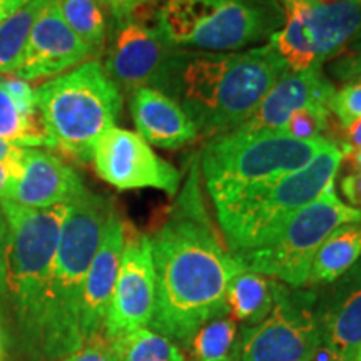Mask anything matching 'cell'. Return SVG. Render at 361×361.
Returning <instances> with one entry per match:
<instances>
[{
	"mask_svg": "<svg viewBox=\"0 0 361 361\" xmlns=\"http://www.w3.org/2000/svg\"><path fill=\"white\" fill-rule=\"evenodd\" d=\"M7 303V223L0 211V313Z\"/></svg>",
	"mask_w": 361,
	"mask_h": 361,
	"instance_id": "cell-34",
	"label": "cell"
},
{
	"mask_svg": "<svg viewBox=\"0 0 361 361\" xmlns=\"http://www.w3.org/2000/svg\"><path fill=\"white\" fill-rule=\"evenodd\" d=\"M284 22L269 42L290 71H308L340 56L361 34L353 0H283Z\"/></svg>",
	"mask_w": 361,
	"mask_h": 361,
	"instance_id": "cell-10",
	"label": "cell"
},
{
	"mask_svg": "<svg viewBox=\"0 0 361 361\" xmlns=\"http://www.w3.org/2000/svg\"><path fill=\"white\" fill-rule=\"evenodd\" d=\"M236 341V323L223 316L202 324L188 343L194 361H234Z\"/></svg>",
	"mask_w": 361,
	"mask_h": 361,
	"instance_id": "cell-27",
	"label": "cell"
},
{
	"mask_svg": "<svg viewBox=\"0 0 361 361\" xmlns=\"http://www.w3.org/2000/svg\"><path fill=\"white\" fill-rule=\"evenodd\" d=\"M343 157V149L329 142L301 169L216 204V218L228 250L236 255L271 241L298 211L335 186Z\"/></svg>",
	"mask_w": 361,
	"mask_h": 361,
	"instance_id": "cell-5",
	"label": "cell"
},
{
	"mask_svg": "<svg viewBox=\"0 0 361 361\" xmlns=\"http://www.w3.org/2000/svg\"><path fill=\"white\" fill-rule=\"evenodd\" d=\"M356 361H361V348L358 351V356H356Z\"/></svg>",
	"mask_w": 361,
	"mask_h": 361,
	"instance_id": "cell-43",
	"label": "cell"
},
{
	"mask_svg": "<svg viewBox=\"0 0 361 361\" xmlns=\"http://www.w3.org/2000/svg\"><path fill=\"white\" fill-rule=\"evenodd\" d=\"M94 54L62 19L57 0H45L30 30L29 42L13 78L22 80L52 79L74 69Z\"/></svg>",
	"mask_w": 361,
	"mask_h": 361,
	"instance_id": "cell-16",
	"label": "cell"
},
{
	"mask_svg": "<svg viewBox=\"0 0 361 361\" xmlns=\"http://www.w3.org/2000/svg\"><path fill=\"white\" fill-rule=\"evenodd\" d=\"M44 4L45 0H32L0 24V75H12L17 69Z\"/></svg>",
	"mask_w": 361,
	"mask_h": 361,
	"instance_id": "cell-24",
	"label": "cell"
},
{
	"mask_svg": "<svg viewBox=\"0 0 361 361\" xmlns=\"http://www.w3.org/2000/svg\"><path fill=\"white\" fill-rule=\"evenodd\" d=\"M154 303L156 271L151 239L126 224L124 250L104 322V335L114 340L149 326Z\"/></svg>",
	"mask_w": 361,
	"mask_h": 361,
	"instance_id": "cell-13",
	"label": "cell"
},
{
	"mask_svg": "<svg viewBox=\"0 0 361 361\" xmlns=\"http://www.w3.org/2000/svg\"><path fill=\"white\" fill-rule=\"evenodd\" d=\"M279 286L281 283L276 279L241 269L228 288V313L246 324L261 322L274 306Z\"/></svg>",
	"mask_w": 361,
	"mask_h": 361,
	"instance_id": "cell-22",
	"label": "cell"
},
{
	"mask_svg": "<svg viewBox=\"0 0 361 361\" xmlns=\"http://www.w3.org/2000/svg\"><path fill=\"white\" fill-rule=\"evenodd\" d=\"M355 4H358V6H361V0H353Z\"/></svg>",
	"mask_w": 361,
	"mask_h": 361,
	"instance_id": "cell-44",
	"label": "cell"
},
{
	"mask_svg": "<svg viewBox=\"0 0 361 361\" xmlns=\"http://www.w3.org/2000/svg\"><path fill=\"white\" fill-rule=\"evenodd\" d=\"M361 258V223L336 228L316 251L306 286H328Z\"/></svg>",
	"mask_w": 361,
	"mask_h": 361,
	"instance_id": "cell-21",
	"label": "cell"
},
{
	"mask_svg": "<svg viewBox=\"0 0 361 361\" xmlns=\"http://www.w3.org/2000/svg\"><path fill=\"white\" fill-rule=\"evenodd\" d=\"M112 209L107 197L87 188L69 202L49 284L44 361L64 358L84 343L80 333L84 283Z\"/></svg>",
	"mask_w": 361,
	"mask_h": 361,
	"instance_id": "cell-4",
	"label": "cell"
},
{
	"mask_svg": "<svg viewBox=\"0 0 361 361\" xmlns=\"http://www.w3.org/2000/svg\"><path fill=\"white\" fill-rule=\"evenodd\" d=\"M335 90V85L323 74L322 67L300 72L286 71L268 90L250 119L236 130H281L296 111L308 106L328 107Z\"/></svg>",
	"mask_w": 361,
	"mask_h": 361,
	"instance_id": "cell-18",
	"label": "cell"
},
{
	"mask_svg": "<svg viewBox=\"0 0 361 361\" xmlns=\"http://www.w3.org/2000/svg\"><path fill=\"white\" fill-rule=\"evenodd\" d=\"M29 2H32V0H0V24L16 12H19Z\"/></svg>",
	"mask_w": 361,
	"mask_h": 361,
	"instance_id": "cell-38",
	"label": "cell"
},
{
	"mask_svg": "<svg viewBox=\"0 0 361 361\" xmlns=\"http://www.w3.org/2000/svg\"><path fill=\"white\" fill-rule=\"evenodd\" d=\"M0 84L7 90V94L12 97V101L16 102L22 114L29 117L39 116L35 89L30 85V82L13 78V75H0Z\"/></svg>",
	"mask_w": 361,
	"mask_h": 361,
	"instance_id": "cell-31",
	"label": "cell"
},
{
	"mask_svg": "<svg viewBox=\"0 0 361 361\" xmlns=\"http://www.w3.org/2000/svg\"><path fill=\"white\" fill-rule=\"evenodd\" d=\"M126 223L116 209L107 219L101 245L97 247L90 268L87 271L80 305V333L82 340L102 331L109 308L112 291L119 271L121 256L124 250Z\"/></svg>",
	"mask_w": 361,
	"mask_h": 361,
	"instance_id": "cell-19",
	"label": "cell"
},
{
	"mask_svg": "<svg viewBox=\"0 0 361 361\" xmlns=\"http://www.w3.org/2000/svg\"><path fill=\"white\" fill-rule=\"evenodd\" d=\"M341 194L346 197L350 206L360 209L361 207V171H353L346 174L340 183Z\"/></svg>",
	"mask_w": 361,
	"mask_h": 361,
	"instance_id": "cell-36",
	"label": "cell"
},
{
	"mask_svg": "<svg viewBox=\"0 0 361 361\" xmlns=\"http://www.w3.org/2000/svg\"><path fill=\"white\" fill-rule=\"evenodd\" d=\"M328 119L329 109L326 106L303 107L286 121L281 133L288 134L293 139H300V141L319 139L323 137V133L328 129Z\"/></svg>",
	"mask_w": 361,
	"mask_h": 361,
	"instance_id": "cell-28",
	"label": "cell"
},
{
	"mask_svg": "<svg viewBox=\"0 0 361 361\" xmlns=\"http://www.w3.org/2000/svg\"><path fill=\"white\" fill-rule=\"evenodd\" d=\"M4 355H6V335H4L2 313H0V361H4Z\"/></svg>",
	"mask_w": 361,
	"mask_h": 361,
	"instance_id": "cell-41",
	"label": "cell"
},
{
	"mask_svg": "<svg viewBox=\"0 0 361 361\" xmlns=\"http://www.w3.org/2000/svg\"><path fill=\"white\" fill-rule=\"evenodd\" d=\"M129 109L137 134L151 146L179 149L196 141V126L168 94L144 87L130 94Z\"/></svg>",
	"mask_w": 361,
	"mask_h": 361,
	"instance_id": "cell-20",
	"label": "cell"
},
{
	"mask_svg": "<svg viewBox=\"0 0 361 361\" xmlns=\"http://www.w3.org/2000/svg\"><path fill=\"white\" fill-rule=\"evenodd\" d=\"M329 139H293L281 130H231L202 149L200 173L213 204L246 189L301 169L328 146Z\"/></svg>",
	"mask_w": 361,
	"mask_h": 361,
	"instance_id": "cell-7",
	"label": "cell"
},
{
	"mask_svg": "<svg viewBox=\"0 0 361 361\" xmlns=\"http://www.w3.org/2000/svg\"><path fill=\"white\" fill-rule=\"evenodd\" d=\"M328 109L345 129L361 119V78L348 80L343 87L335 90L329 99Z\"/></svg>",
	"mask_w": 361,
	"mask_h": 361,
	"instance_id": "cell-29",
	"label": "cell"
},
{
	"mask_svg": "<svg viewBox=\"0 0 361 361\" xmlns=\"http://www.w3.org/2000/svg\"><path fill=\"white\" fill-rule=\"evenodd\" d=\"M13 180H16V178H13L11 171H8L6 166L0 164V201L8 200V194H11Z\"/></svg>",
	"mask_w": 361,
	"mask_h": 361,
	"instance_id": "cell-39",
	"label": "cell"
},
{
	"mask_svg": "<svg viewBox=\"0 0 361 361\" xmlns=\"http://www.w3.org/2000/svg\"><path fill=\"white\" fill-rule=\"evenodd\" d=\"M7 223V303L32 361H44L45 316L52 264L69 204L30 209L0 201Z\"/></svg>",
	"mask_w": 361,
	"mask_h": 361,
	"instance_id": "cell-3",
	"label": "cell"
},
{
	"mask_svg": "<svg viewBox=\"0 0 361 361\" xmlns=\"http://www.w3.org/2000/svg\"><path fill=\"white\" fill-rule=\"evenodd\" d=\"M343 151H355L361 149V119L346 128V142L343 144Z\"/></svg>",
	"mask_w": 361,
	"mask_h": 361,
	"instance_id": "cell-37",
	"label": "cell"
},
{
	"mask_svg": "<svg viewBox=\"0 0 361 361\" xmlns=\"http://www.w3.org/2000/svg\"><path fill=\"white\" fill-rule=\"evenodd\" d=\"M286 71L271 42L236 52L178 49L162 92L183 107L197 133L218 137L245 124Z\"/></svg>",
	"mask_w": 361,
	"mask_h": 361,
	"instance_id": "cell-2",
	"label": "cell"
},
{
	"mask_svg": "<svg viewBox=\"0 0 361 361\" xmlns=\"http://www.w3.org/2000/svg\"><path fill=\"white\" fill-rule=\"evenodd\" d=\"M112 341L119 361H186V356L173 340L147 326L134 329Z\"/></svg>",
	"mask_w": 361,
	"mask_h": 361,
	"instance_id": "cell-26",
	"label": "cell"
},
{
	"mask_svg": "<svg viewBox=\"0 0 361 361\" xmlns=\"http://www.w3.org/2000/svg\"><path fill=\"white\" fill-rule=\"evenodd\" d=\"M151 247L156 303L149 328L188 343L202 324L228 314L226 295L241 266L211 223L202 200L200 161L194 159Z\"/></svg>",
	"mask_w": 361,
	"mask_h": 361,
	"instance_id": "cell-1",
	"label": "cell"
},
{
	"mask_svg": "<svg viewBox=\"0 0 361 361\" xmlns=\"http://www.w3.org/2000/svg\"><path fill=\"white\" fill-rule=\"evenodd\" d=\"M329 74L338 80H348L361 78V49H353V51L340 54L333 59L329 64Z\"/></svg>",
	"mask_w": 361,
	"mask_h": 361,
	"instance_id": "cell-33",
	"label": "cell"
},
{
	"mask_svg": "<svg viewBox=\"0 0 361 361\" xmlns=\"http://www.w3.org/2000/svg\"><path fill=\"white\" fill-rule=\"evenodd\" d=\"M154 0H99V4L106 8L114 24L129 19H144L142 12L152 6Z\"/></svg>",
	"mask_w": 361,
	"mask_h": 361,
	"instance_id": "cell-32",
	"label": "cell"
},
{
	"mask_svg": "<svg viewBox=\"0 0 361 361\" xmlns=\"http://www.w3.org/2000/svg\"><path fill=\"white\" fill-rule=\"evenodd\" d=\"M62 19L94 56L106 49L111 34L109 13L99 0H57Z\"/></svg>",
	"mask_w": 361,
	"mask_h": 361,
	"instance_id": "cell-23",
	"label": "cell"
},
{
	"mask_svg": "<svg viewBox=\"0 0 361 361\" xmlns=\"http://www.w3.org/2000/svg\"><path fill=\"white\" fill-rule=\"evenodd\" d=\"M156 20L178 49L236 52L271 39L284 13L274 0H166Z\"/></svg>",
	"mask_w": 361,
	"mask_h": 361,
	"instance_id": "cell-8",
	"label": "cell"
},
{
	"mask_svg": "<svg viewBox=\"0 0 361 361\" xmlns=\"http://www.w3.org/2000/svg\"><path fill=\"white\" fill-rule=\"evenodd\" d=\"M92 162L99 178L119 191L159 189L173 197L179 192V171L161 159L141 135L117 126L99 139Z\"/></svg>",
	"mask_w": 361,
	"mask_h": 361,
	"instance_id": "cell-14",
	"label": "cell"
},
{
	"mask_svg": "<svg viewBox=\"0 0 361 361\" xmlns=\"http://www.w3.org/2000/svg\"><path fill=\"white\" fill-rule=\"evenodd\" d=\"M57 361H119L114 341L99 331L84 340L80 348Z\"/></svg>",
	"mask_w": 361,
	"mask_h": 361,
	"instance_id": "cell-30",
	"label": "cell"
},
{
	"mask_svg": "<svg viewBox=\"0 0 361 361\" xmlns=\"http://www.w3.org/2000/svg\"><path fill=\"white\" fill-rule=\"evenodd\" d=\"M104 71L121 94L137 89L164 90L173 69L174 47L157 25L144 19H129L112 24L106 44Z\"/></svg>",
	"mask_w": 361,
	"mask_h": 361,
	"instance_id": "cell-12",
	"label": "cell"
},
{
	"mask_svg": "<svg viewBox=\"0 0 361 361\" xmlns=\"http://www.w3.org/2000/svg\"><path fill=\"white\" fill-rule=\"evenodd\" d=\"M318 295L281 283L268 314L238 333L234 361H313L319 348Z\"/></svg>",
	"mask_w": 361,
	"mask_h": 361,
	"instance_id": "cell-11",
	"label": "cell"
},
{
	"mask_svg": "<svg viewBox=\"0 0 361 361\" xmlns=\"http://www.w3.org/2000/svg\"><path fill=\"white\" fill-rule=\"evenodd\" d=\"M85 189L75 169L44 149H24L19 178L13 180L8 200L30 209L69 204Z\"/></svg>",
	"mask_w": 361,
	"mask_h": 361,
	"instance_id": "cell-17",
	"label": "cell"
},
{
	"mask_svg": "<svg viewBox=\"0 0 361 361\" xmlns=\"http://www.w3.org/2000/svg\"><path fill=\"white\" fill-rule=\"evenodd\" d=\"M22 161H24V149L12 146L11 142L0 139V164L6 166L16 179L20 174Z\"/></svg>",
	"mask_w": 361,
	"mask_h": 361,
	"instance_id": "cell-35",
	"label": "cell"
},
{
	"mask_svg": "<svg viewBox=\"0 0 361 361\" xmlns=\"http://www.w3.org/2000/svg\"><path fill=\"white\" fill-rule=\"evenodd\" d=\"M345 154V159L348 157L353 162L356 171H361V149H355V151H343Z\"/></svg>",
	"mask_w": 361,
	"mask_h": 361,
	"instance_id": "cell-40",
	"label": "cell"
},
{
	"mask_svg": "<svg viewBox=\"0 0 361 361\" xmlns=\"http://www.w3.org/2000/svg\"><path fill=\"white\" fill-rule=\"evenodd\" d=\"M35 97L52 149L79 162L92 161L97 141L116 128L123 111V94L97 59L45 80Z\"/></svg>",
	"mask_w": 361,
	"mask_h": 361,
	"instance_id": "cell-6",
	"label": "cell"
},
{
	"mask_svg": "<svg viewBox=\"0 0 361 361\" xmlns=\"http://www.w3.org/2000/svg\"><path fill=\"white\" fill-rule=\"evenodd\" d=\"M319 348L313 361H356L361 348V258L316 300Z\"/></svg>",
	"mask_w": 361,
	"mask_h": 361,
	"instance_id": "cell-15",
	"label": "cell"
},
{
	"mask_svg": "<svg viewBox=\"0 0 361 361\" xmlns=\"http://www.w3.org/2000/svg\"><path fill=\"white\" fill-rule=\"evenodd\" d=\"M0 139L22 149H52L39 116L22 114L7 90L0 84Z\"/></svg>",
	"mask_w": 361,
	"mask_h": 361,
	"instance_id": "cell-25",
	"label": "cell"
},
{
	"mask_svg": "<svg viewBox=\"0 0 361 361\" xmlns=\"http://www.w3.org/2000/svg\"><path fill=\"white\" fill-rule=\"evenodd\" d=\"M353 49H361V34L358 35V39H356V42L353 44Z\"/></svg>",
	"mask_w": 361,
	"mask_h": 361,
	"instance_id": "cell-42",
	"label": "cell"
},
{
	"mask_svg": "<svg viewBox=\"0 0 361 361\" xmlns=\"http://www.w3.org/2000/svg\"><path fill=\"white\" fill-rule=\"evenodd\" d=\"M348 223H361V209L343 201L331 186L298 211L266 245L233 256L241 269L264 274L291 288H306L316 251L336 228Z\"/></svg>",
	"mask_w": 361,
	"mask_h": 361,
	"instance_id": "cell-9",
	"label": "cell"
}]
</instances>
